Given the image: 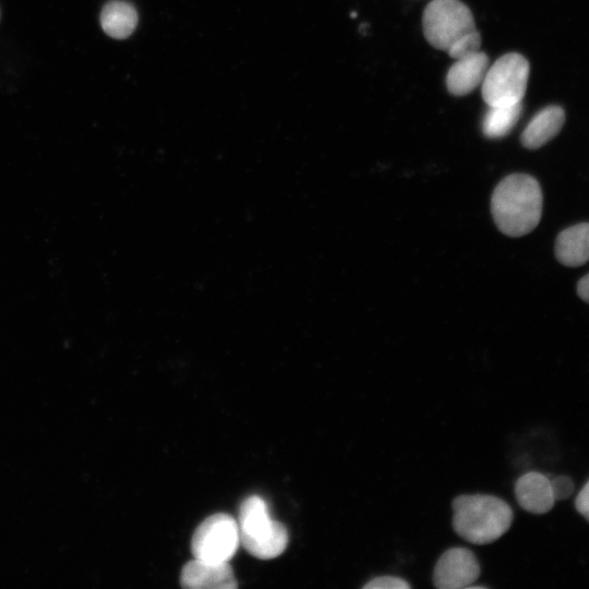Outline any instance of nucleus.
<instances>
[{"mask_svg": "<svg viewBox=\"0 0 589 589\" xmlns=\"http://www.w3.org/2000/svg\"><path fill=\"white\" fill-rule=\"evenodd\" d=\"M491 212L497 228L509 237L532 231L540 221L542 192L538 181L526 173L504 178L494 189Z\"/></svg>", "mask_w": 589, "mask_h": 589, "instance_id": "f257e3e1", "label": "nucleus"}, {"mask_svg": "<svg viewBox=\"0 0 589 589\" xmlns=\"http://www.w3.org/2000/svg\"><path fill=\"white\" fill-rule=\"evenodd\" d=\"M452 506L455 532L464 540L479 545L501 538L514 518L510 506L494 495L462 494L453 501Z\"/></svg>", "mask_w": 589, "mask_h": 589, "instance_id": "f03ea898", "label": "nucleus"}, {"mask_svg": "<svg viewBox=\"0 0 589 589\" xmlns=\"http://www.w3.org/2000/svg\"><path fill=\"white\" fill-rule=\"evenodd\" d=\"M238 527L240 543L257 558L277 557L287 548L286 527L272 518L266 502L259 495H251L241 503Z\"/></svg>", "mask_w": 589, "mask_h": 589, "instance_id": "7ed1b4c3", "label": "nucleus"}, {"mask_svg": "<svg viewBox=\"0 0 589 589\" xmlns=\"http://www.w3.org/2000/svg\"><path fill=\"white\" fill-rule=\"evenodd\" d=\"M528 60L509 52L500 57L486 71L481 94L488 106H510L521 103L529 77Z\"/></svg>", "mask_w": 589, "mask_h": 589, "instance_id": "20e7f679", "label": "nucleus"}, {"mask_svg": "<svg viewBox=\"0 0 589 589\" xmlns=\"http://www.w3.org/2000/svg\"><path fill=\"white\" fill-rule=\"evenodd\" d=\"M423 34L428 43L443 51L461 36L476 31L469 8L459 0H433L424 9Z\"/></svg>", "mask_w": 589, "mask_h": 589, "instance_id": "39448f33", "label": "nucleus"}, {"mask_svg": "<svg viewBox=\"0 0 589 589\" xmlns=\"http://www.w3.org/2000/svg\"><path fill=\"white\" fill-rule=\"evenodd\" d=\"M240 544L238 521L225 513L207 517L195 529L191 551L194 558L228 563L236 554Z\"/></svg>", "mask_w": 589, "mask_h": 589, "instance_id": "423d86ee", "label": "nucleus"}, {"mask_svg": "<svg viewBox=\"0 0 589 589\" xmlns=\"http://www.w3.org/2000/svg\"><path fill=\"white\" fill-rule=\"evenodd\" d=\"M479 576L480 564L473 552L466 548H450L437 560L432 580L438 589H462Z\"/></svg>", "mask_w": 589, "mask_h": 589, "instance_id": "0eeeda50", "label": "nucleus"}, {"mask_svg": "<svg viewBox=\"0 0 589 589\" xmlns=\"http://www.w3.org/2000/svg\"><path fill=\"white\" fill-rule=\"evenodd\" d=\"M180 584L190 589H231L238 586L229 563H214L197 558L183 566Z\"/></svg>", "mask_w": 589, "mask_h": 589, "instance_id": "6e6552de", "label": "nucleus"}, {"mask_svg": "<svg viewBox=\"0 0 589 589\" xmlns=\"http://www.w3.org/2000/svg\"><path fill=\"white\" fill-rule=\"evenodd\" d=\"M489 69V58L476 51L456 59L446 75V87L454 96H465L482 84Z\"/></svg>", "mask_w": 589, "mask_h": 589, "instance_id": "1a4fd4ad", "label": "nucleus"}, {"mask_svg": "<svg viewBox=\"0 0 589 589\" xmlns=\"http://www.w3.org/2000/svg\"><path fill=\"white\" fill-rule=\"evenodd\" d=\"M518 504L532 514L548 513L556 502L551 481L540 472H527L515 484Z\"/></svg>", "mask_w": 589, "mask_h": 589, "instance_id": "9d476101", "label": "nucleus"}, {"mask_svg": "<svg viewBox=\"0 0 589 589\" xmlns=\"http://www.w3.org/2000/svg\"><path fill=\"white\" fill-rule=\"evenodd\" d=\"M565 122V112L557 105H550L538 111L524 130L520 141L528 149H537L552 140Z\"/></svg>", "mask_w": 589, "mask_h": 589, "instance_id": "9b49d317", "label": "nucleus"}, {"mask_svg": "<svg viewBox=\"0 0 589 589\" xmlns=\"http://www.w3.org/2000/svg\"><path fill=\"white\" fill-rule=\"evenodd\" d=\"M555 256L565 266H580L589 261V223L564 229L555 241Z\"/></svg>", "mask_w": 589, "mask_h": 589, "instance_id": "f8f14e48", "label": "nucleus"}, {"mask_svg": "<svg viewBox=\"0 0 589 589\" xmlns=\"http://www.w3.org/2000/svg\"><path fill=\"white\" fill-rule=\"evenodd\" d=\"M136 24V10L129 2L112 0L106 3L101 10L100 25L110 37L123 39L133 33Z\"/></svg>", "mask_w": 589, "mask_h": 589, "instance_id": "ddd939ff", "label": "nucleus"}, {"mask_svg": "<svg viewBox=\"0 0 589 589\" xmlns=\"http://www.w3.org/2000/svg\"><path fill=\"white\" fill-rule=\"evenodd\" d=\"M522 111V104L510 106H489L482 120V132L489 139H500L507 135Z\"/></svg>", "mask_w": 589, "mask_h": 589, "instance_id": "4468645a", "label": "nucleus"}, {"mask_svg": "<svg viewBox=\"0 0 589 589\" xmlns=\"http://www.w3.org/2000/svg\"><path fill=\"white\" fill-rule=\"evenodd\" d=\"M481 46V36L479 32L473 31L465 34L459 39H457L448 49L447 53L450 58L459 59L461 57L468 56L480 50Z\"/></svg>", "mask_w": 589, "mask_h": 589, "instance_id": "2eb2a0df", "label": "nucleus"}, {"mask_svg": "<svg viewBox=\"0 0 589 589\" xmlns=\"http://www.w3.org/2000/svg\"><path fill=\"white\" fill-rule=\"evenodd\" d=\"M364 589H407L410 585L399 577L381 576L371 579L363 586Z\"/></svg>", "mask_w": 589, "mask_h": 589, "instance_id": "dca6fc26", "label": "nucleus"}, {"mask_svg": "<svg viewBox=\"0 0 589 589\" xmlns=\"http://www.w3.org/2000/svg\"><path fill=\"white\" fill-rule=\"evenodd\" d=\"M550 481L555 501H563L574 492V483L566 476H558Z\"/></svg>", "mask_w": 589, "mask_h": 589, "instance_id": "f3484780", "label": "nucleus"}, {"mask_svg": "<svg viewBox=\"0 0 589 589\" xmlns=\"http://www.w3.org/2000/svg\"><path fill=\"white\" fill-rule=\"evenodd\" d=\"M575 505L577 510L589 521V481L578 493Z\"/></svg>", "mask_w": 589, "mask_h": 589, "instance_id": "a211bd4d", "label": "nucleus"}, {"mask_svg": "<svg viewBox=\"0 0 589 589\" xmlns=\"http://www.w3.org/2000/svg\"><path fill=\"white\" fill-rule=\"evenodd\" d=\"M577 293L584 301L589 303V273L578 281Z\"/></svg>", "mask_w": 589, "mask_h": 589, "instance_id": "6ab92c4d", "label": "nucleus"}]
</instances>
